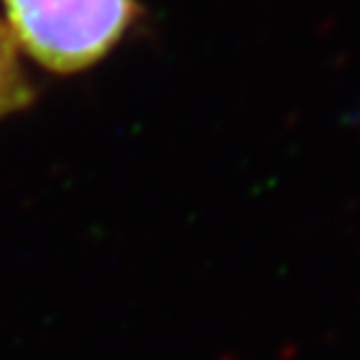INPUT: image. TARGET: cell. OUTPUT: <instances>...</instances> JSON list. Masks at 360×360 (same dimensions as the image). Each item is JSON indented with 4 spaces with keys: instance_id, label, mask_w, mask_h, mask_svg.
Segmentation results:
<instances>
[{
    "instance_id": "6da1fadb",
    "label": "cell",
    "mask_w": 360,
    "mask_h": 360,
    "mask_svg": "<svg viewBox=\"0 0 360 360\" xmlns=\"http://www.w3.org/2000/svg\"><path fill=\"white\" fill-rule=\"evenodd\" d=\"M15 45L53 73L101 63L138 18L135 0H3Z\"/></svg>"
},
{
    "instance_id": "7a4b0ae2",
    "label": "cell",
    "mask_w": 360,
    "mask_h": 360,
    "mask_svg": "<svg viewBox=\"0 0 360 360\" xmlns=\"http://www.w3.org/2000/svg\"><path fill=\"white\" fill-rule=\"evenodd\" d=\"M35 101V88L18 58L11 30L0 22V120L28 108Z\"/></svg>"
}]
</instances>
